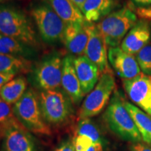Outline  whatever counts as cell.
<instances>
[{
	"label": "cell",
	"mask_w": 151,
	"mask_h": 151,
	"mask_svg": "<svg viewBox=\"0 0 151 151\" xmlns=\"http://www.w3.org/2000/svg\"><path fill=\"white\" fill-rule=\"evenodd\" d=\"M150 22L140 20L129 30L122 40L120 48L127 53L136 55L150 42L151 38Z\"/></svg>",
	"instance_id": "13"
},
{
	"label": "cell",
	"mask_w": 151,
	"mask_h": 151,
	"mask_svg": "<svg viewBox=\"0 0 151 151\" xmlns=\"http://www.w3.org/2000/svg\"><path fill=\"white\" fill-rule=\"evenodd\" d=\"M138 6H148L151 5V0H132Z\"/></svg>",
	"instance_id": "31"
},
{
	"label": "cell",
	"mask_w": 151,
	"mask_h": 151,
	"mask_svg": "<svg viewBox=\"0 0 151 151\" xmlns=\"http://www.w3.org/2000/svg\"><path fill=\"white\" fill-rule=\"evenodd\" d=\"M113 0H86L81 12L86 21L90 23L100 22L110 14L114 8Z\"/></svg>",
	"instance_id": "17"
},
{
	"label": "cell",
	"mask_w": 151,
	"mask_h": 151,
	"mask_svg": "<svg viewBox=\"0 0 151 151\" xmlns=\"http://www.w3.org/2000/svg\"><path fill=\"white\" fill-rule=\"evenodd\" d=\"M135 57L142 73L151 76V42L143 47Z\"/></svg>",
	"instance_id": "25"
},
{
	"label": "cell",
	"mask_w": 151,
	"mask_h": 151,
	"mask_svg": "<svg viewBox=\"0 0 151 151\" xmlns=\"http://www.w3.org/2000/svg\"><path fill=\"white\" fill-rule=\"evenodd\" d=\"M134 12L137 18L140 20L151 21V5L148 6H137L134 9Z\"/></svg>",
	"instance_id": "27"
},
{
	"label": "cell",
	"mask_w": 151,
	"mask_h": 151,
	"mask_svg": "<svg viewBox=\"0 0 151 151\" xmlns=\"http://www.w3.org/2000/svg\"><path fill=\"white\" fill-rule=\"evenodd\" d=\"M87 151H104L103 143H94V144L90 147L89 150Z\"/></svg>",
	"instance_id": "32"
},
{
	"label": "cell",
	"mask_w": 151,
	"mask_h": 151,
	"mask_svg": "<svg viewBox=\"0 0 151 151\" xmlns=\"http://www.w3.org/2000/svg\"><path fill=\"white\" fill-rule=\"evenodd\" d=\"M113 1H116V0H113Z\"/></svg>",
	"instance_id": "35"
},
{
	"label": "cell",
	"mask_w": 151,
	"mask_h": 151,
	"mask_svg": "<svg viewBox=\"0 0 151 151\" xmlns=\"http://www.w3.org/2000/svg\"><path fill=\"white\" fill-rule=\"evenodd\" d=\"M4 138L5 151H37L32 137L22 126L12 128Z\"/></svg>",
	"instance_id": "16"
},
{
	"label": "cell",
	"mask_w": 151,
	"mask_h": 151,
	"mask_svg": "<svg viewBox=\"0 0 151 151\" xmlns=\"http://www.w3.org/2000/svg\"><path fill=\"white\" fill-rule=\"evenodd\" d=\"M73 63L83 92L85 95L89 94L97 85L101 75L97 66L84 55L73 56Z\"/></svg>",
	"instance_id": "15"
},
{
	"label": "cell",
	"mask_w": 151,
	"mask_h": 151,
	"mask_svg": "<svg viewBox=\"0 0 151 151\" xmlns=\"http://www.w3.org/2000/svg\"><path fill=\"white\" fill-rule=\"evenodd\" d=\"M12 109L18 121L28 132L42 135L51 134V130L41 113L38 94L33 89L27 90Z\"/></svg>",
	"instance_id": "3"
},
{
	"label": "cell",
	"mask_w": 151,
	"mask_h": 151,
	"mask_svg": "<svg viewBox=\"0 0 151 151\" xmlns=\"http://www.w3.org/2000/svg\"><path fill=\"white\" fill-rule=\"evenodd\" d=\"M84 55L97 66L101 74L113 73L109 62L106 43L94 23L90 24L89 40Z\"/></svg>",
	"instance_id": "10"
},
{
	"label": "cell",
	"mask_w": 151,
	"mask_h": 151,
	"mask_svg": "<svg viewBox=\"0 0 151 151\" xmlns=\"http://www.w3.org/2000/svg\"><path fill=\"white\" fill-rule=\"evenodd\" d=\"M15 74L12 73H0V89L4 86L6 83L9 82L15 77Z\"/></svg>",
	"instance_id": "30"
},
{
	"label": "cell",
	"mask_w": 151,
	"mask_h": 151,
	"mask_svg": "<svg viewBox=\"0 0 151 151\" xmlns=\"http://www.w3.org/2000/svg\"><path fill=\"white\" fill-rule=\"evenodd\" d=\"M0 53L30 60L36 56L37 52L32 47L0 34Z\"/></svg>",
	"instance_id": "19"
},
{
	"label": "cell",
	"mask_w": 151,
	"mask_h": 151,
	"mask_svg": "<svg viewBox=\"0 0 151 151\" xmlns=\"http://www.w3.org/2000/svg\"><path fill=\"white\" fill-rule=\"evenodd\" d=\"M70 1L72 3L74 4L81 11V9H82L83 6L85 1H86V0H70Z\"/></svg>",
	"instance_id": "33"
},
{
	"label": "cell",
	"mask_w": 151,
	"mask_h": 151,
	"mask_svg": "<svg viewBox=\"0 0 151 151\" xmlns=\"http://www.w3.org/2000/svg\"><path fill=\"white\" fill-rule=\"evenodd\" d=\"M27 91V81L22 76L14 78L0 89V97L9 104H15Z\"/></svg>",
	"instance_id": "21"
},
{
	"label": "cell",
	"mask_w": 151,
	"mask_h": 151,
	"mask_svg": "<svg viewBox=\"0 0 151 151\" xmlns=\"http://www.w3.org/2000/svg\"><path fill=\"white\" fill-rule=\"evenodd\" d=\"M31 16L45 42L54 43L63 41L67 24L48 3L41 2L34 6L31 9Z\"/></svg>",
	"instance_id": "6"
},
{
	"label": "cell",
	"mask_w": 151,
	"mask_h": 151,
	"mask_svg": "<svg viewBox=\"0 0 151 151\" xmlns=\"http://www.w3.org/2000/svg\"><path fill=\"white\" fill-rule=\"evenodd\" d=\"M91 23L85 21L83 23L67 24L63 42L67 50L76 55H83L90 37Z\"/></svg>",
	"instance_id": "12"
},
{
	"label": "cell",
	"mask_w": 151,
	"mask_h": 151,
	"mask_svg": "<svg viewBox=\"0 0 151 151\" xmlns=\"http://www.w3.org/2000/svg\"><path fill=\"white\" fill-rule=\"evenodd\" d=\"M131 151H151V145L146 143H135L131 146Z\"/></svg>",
	"instance_id": "28"
},
{
	"label": "cell",
	"mask_w": 151,
	"mask_h": 151,
	"mask_svg": "<svg viewBox=\"0 0 151 151\" xmlns=\"http://www.w3.org/2000/svg\"><path fill=\"white\" fill-rule=\"evenodd\" d=\"M31 67L29 60L0 53V73L17 75L27 72Z\"/></svg>",
	"instance_id": "22"
},
{
	"label": "cell",
	"mask_w": 151,
	"mask_h": 151,
	"mask_svg": "<svg viewBox=\"0 0 151 151\" xmlns=\"http://www.w3.org/2000/svg\"><path fill=\"white\" fill-rule=\"evenodd\" d=\"M124 102L122 94L118 90H115L104 114V118L109 129L122 140L139 143L142 138Z\"/></svg>",
	"instance_id": "1"
},
{
	"label": "cell",
	"mask_w": 151,
	"mask_h": 151,
	"mask_svg": "<svg viewBox=\"0 0 151 151\" xmlns=\"http://www.w3.org/2000/svg\"><path fill=\"white\" fill-rule=\"evenodd\" d=\"M39 105L46 123L60 125L67 122L73 114V102L63 90H41Z\"/></svg>",
	"instance_id": "5"
},
{
	"label": "cell",
	"mask_w": 151,
	"mask_h": 151,
	"mask_svg": "<svg viewBox=\"0 0 151 151\" xmlns=\"http://www.w3.org/2000/svg\"><path fill=\"white\" fill-rule=\"evenodd\" d=\"M75 134L85 135L89 137L94 143H102V137L97 125L90 118L79 120Z\"/></svg>",
	"instance_id": "24"
},
{
	"label": "cell",
	"mask_w": 151,
	"mask_h": 151,
	"mask_svg": "<svg viewBox=\"0 0 151 151\" xmlns=\"http://www.w3.org/2000/svg\"><path fill=\"white\" fill-rule=\"evenodd\" d=\"M48 3L67 24L86 21L81 11L70 0H48Z\"/></svg>",
	"instance_id": "18"
},
{
	"label": "cell",
	"mask_w": 151,
	"mask_h": 151,
	"mask_svg": "<svg viewBox=\"0 0 151 151\" xmlns=\"http://www.w3.org/2000/svg\"><path fill=\"white\" fill-rule=\"evenodd\" d=\"M122 82L132 102L151 116V76L141 73L134 78L122 80Z\"/></svg>",
	"instance_id": "9"
},
{
	"label": "cell",
	"mask_w": 151,
	"mask_h": 151,
	"mask_svg": "<svg viewBox=\"0 0 151 151\" xmlns=\"http://www.w3.org/2000/svg\"><path fill=\"white\" fill-rule=\"evenodd\" d=\"M124 106L133 119L142 140L147 144L151 145V116L124 100Z\"/></svg>",
	"instance_id": "20"
},
{
	"label": "cell",
	"mask_w": 151,
	"mask_h": 151,
	"mask_svg": "<svg viewBox=\"0 0 151 151\" xmlns=\"http://www.w3.org/2000/svg\"><path fill=\"white\" fill-rule=\"evenodd\" d=\"M54 151H75L73 141H66Z\"/></svg>",
	"instance_id": "29"
},
{
	"label": "cell",
	"mask_w": 151,
	"mask_h": 151,
	"mask_svg": "<svg viewBox=\"0 0 151 151\" xmlns=\"http://www.w3.org/2000/svg\"><path fill=\"white\" fill-rule=\"evenodd\" d=\"M8 1V0H0V3H2V2H5V1Z\"/></svg>",
	"instance_id": "34"
},
{
	"label": "cell",
	"mask_w": 151,
	"mask_h": 151,
	"mask_svg": "<svg viewBox=\"0 0 151 151\" xmlns=\"http://www.w3.org/2000/svg\"><path fill=\"white\" fill-rule=\"evenodd\" d=\"M20 126L22 125L15 116L12 107L0 97V137H4L12 128Z\"/></svg>",
	"instance_id": "23"
},
{
	"label": "cell",
	"mask_w": 151,
	"mask_h": 151,
	"mask_svg": "<svg viewBox=\"0 0 151 151\" xmlns=\"http://www.w3.org/2000/svg\"><path fill=\"white\" fill-rule=\"evenodd\" d=\"M73 55L65 57L62 60L61 87L65 93L70 97L74 105L81 102L85 94L81 89L73 63Z\"/></svg>",
	"instance_id": "14"
},
{
	"label": "cell",
	"mask_w": 151,
	"mask_h": 151,
	"mask_svg": "<svg viewBox=\"0 0 151 151\" xmlns=\"http://www.w3.org/2000/svg\"><path fill=\"white\" fill-rule=\"evenodd\" d=\"M72 141L75 151H87L94 143L89 137L79 134H75Z\"/></svg>",
	"instance_id": "26"
},
{
	"label": "cell",
	"mask_w": 151,
	"mask_h": 151,
	"mask_svg": "<svg viewBox=\"0 0 151 151\" xmlns=\"http://www.w3.org/2000/svg\"><path fill=\"white\" fill-rule=\"evenodd\" d=\"M0 34L34 48L39 45L31 20L21 11L10 6H0Z\"/></svg>",
	"instance_id": "2"
},
{
	"label": "cell",
	"mask_w": 151,
	"mask_h": 151,
	"mask_svg": "<svg viewBox=\"0 0 151 151\" xmlns=\"http://www.w3.org/2000/svg\"><path fill=\"white\" fill-rule=\"evenodd\" d=\"M62 60L60 54L52 53L41 60L34 69V81L41 90H55L61 87Z\"/></svg>",
	"instance_id": "8"
},
{
	"label": "cell",
	"mask_w": 151,
	"mask_h": 151,
	"mask_svg": "<svg viewBox=\"0 0 151 151\" xmlns=\"http://www.w3.org/2000/svg\"><path fill=\"white\" fill-rule=\"evenodd\" d=\"M137 16L129 6L111 12L96 24L106 43L107 46L118 47L135 24Z\"/></svg>",
	"instance_id": "4"
},
{
	"label": "cell",
	"mask_w": 151,
	"mask_h": 151,
	"mask_svg": "<svg viewBox=\"0 0 151 151\" xmlns=\"http://www.w3.org/2000/svg\"><path fill=\"white\" fill-rule=\"evenodd\" d=\"M108 59L109 65L122 80L134 78L141 73L136 57L124 52L120 46L109 48Z\"/></svg>",
	"instance_id": "11"
},
{
	"label": "cell",
	"mask_w": 151,
	"mask_h": 151,
	"mask_svg": "<svg viewBox=\"0 0 151 151\" xmlns=\"http://www.w3.org/2000/svg\"><path fill=\"white\" fill-rule=\"evenodd\" d=\"M116 88V81L113 73L100 75L99 81L93 90L84 99L78 112V119L91 118L97 116L109 104L111 96Z\"/></svg>",
	"instance_id": "7"
}]
</instances>
